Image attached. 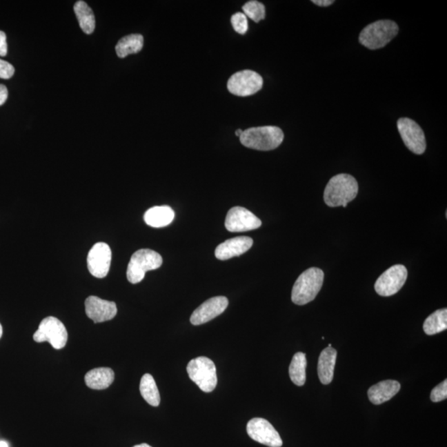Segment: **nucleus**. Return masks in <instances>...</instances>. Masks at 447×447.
<instances>
[{
  "mask_svg": "<svg viewBox=\"0 0 447 447\" xmlns=\"http://www.w3.org/2000/svg\"><path fill=\"white\" fill-rule=\"evenodd\" d=\"M359 185L349 174H338L327 183L324 190V201L330 207H346L348 203L357 197Z\"/></svg>",
  "mask_w": 447,
  "mask_h": 447,
  "instance_id": "nucleus-1",
  "label": "nucleus"
},
{
  "mask_svg": "<svg viewBox=\"0 0 447 447\" xmlns=\"http://www.w3.org/2000/svg\"><path fill=\"white\" fill-rule=\"evenodd\" d=\"M284 135L280 128L263 126L248 128L239 137L240 143L248 148L259 151H270L283 143Z\"/></svg>",
  "mask_w": 447,
  "mask_h": 447,
  "instance_id": "nucleus-2",
  "label": "nucleus"
},
{
  "mask_svg": "<svg viewBox=\"0 0 447 447\" xmlns=\"http://www.w3.org/2000/svg\"><path fill=\"white\" fill-rule=\"evenodd\" d=\"M324 272L318 268H310L301 273L294 284L292 291L293 304L302 306L312 301L321 291Z\"/></svg>",
  "mask_w": 447,
  "mask_h": 447,
  "instance_id": "nucleus-3",
  "label": "nucleus"
},
{
  "mask_svg": "<svg viewBox=\"0 0 447 447\" xmlns=\"http://www.w3.org/2000/svg\"><path fill=\"white\" fill-rule=\"evenodd\" d=\"M399 33V26L391 20H379L368 24L360 32L359 40L364 47L376 50L385 47Z\"/></svg>",
  "mask_w": 447,
  "mask_h": 447,
  "instance_id": "nucleus-4",
  "label": "nucleus"
},
{
  "mask_svg": "<svg viewBox=\"0 0 447 447\" xmlns=\"http://www.w3.org/2000/svg\"><path fill=\"white\" fill-rule=\"evenodd\" d=\"M163 264V258L155 251L143 248L132 255L127 268V279L130 283L136 284L144 279L148 271L155 270Z\"/></svg>",
  "mask_w": 447,
  "mask_h": 447,
  "instance_id": "nucleus-5",
  "label": "nucleus"
},
{
  "mask_svg": "<svg viewBox=\"0 0 447 447\" xmlns=\"http://www.w3.org/2000/svg\"><path fill=\"white\" fill-rule=\"evenodd\" d=\"M189 378L205 393H210L217 387V368L209 358L201 356L190 360L186 367Z\"/></svg>",
  "mask_w": 447,
  "mask_h": 447,
  "instance_id": "nucleus-6",
  "label": "nucleus"
},
{
  "mask_svg": "<svg viewBox=\"0 0 447 447\" xmlns=\"http://www.w3.org/2000/svg\"><path fill=\"white\" fill-rule=\"evenodd\" d=\"M68 333L59 319L48 317L41 321L39 329L33 335L37 343L48 341L56 350L63 349L68 342Z\"/></svg>",
  "mask_w": 447,
  "mask_h": 447,
  "instance_id": "nucleus-7",
  "label": "nucleus"
},
{
  "mask_svg": "<svg viewBox=\"0 0 447 447\" xmlns=\"http://www.w3.org/2000/svg\"><path fill=\"white\" fill-rule=\"evenodd\" d=\"M262 77L254 70H244L231 76L227 83L228 90L237 97H250L262 89Z\"/></svg>",
  "mask_w": 447,
  "mask_h": 447,
  "instance_id": "nucleus-8",
  "label": "nucleus"
},
{
  "mask_svg": "<svg viewBox=\"0 0 447 447\" xmlns=\"http://www.w3.org/2000/svg\"><path fill=\"white\" fill-rule=\"evenodd\" d=\"M407 277L408 270L404 265H393L377 279L375 285V291L382 297L395 295L404 287Z\"/></svg>",
  "mask_w": 447,
  "mask_h": 447,
  "instance_id": "nucleus-9",
  "label": "nucleus"
},
{
  "mask_svg": "<svg viewBox=\"0 0 447 447\" xmlns=\"http://www.w3.org/2000/svg\"><path fill=\"white\" fill-rule=\"evenodd\" d=\"M397 126L401 139L410 151L417 155L424 153L426 148L425 135L417 123L409 118H401Z\"/></svg>",
  "mask_w": 447,
  "mask_h": 447,
  "instance_id": "nucleus-10",
  "label": "nucleus"
},
{
  "mask_svg": "<svg viewBox=\"0 0 447 447\" xmlns=\"http://www.w3.org/2000/svg\"><path fill=\"white\" fill-rule=\"evenodd\" d=\"M247 433L252 440L269 447H281L283 441L277 430L264 418H252L247 424Z\"/></svg>",
  "mask_w": 447,
  "mask_h": 447,
  "instance_id": "nucleus-11",
  "label": "nucleus"
},
{
  "mask_svg": "<svg viewBox=\"0 0 447 447\" xmlns=\"http://www.w3.org/2000/svg\"><path fill=\"white\" fill-rule=\"evenodd\" d=\"M112 252L109 246L99 242L91 248L87 257V266L91 275L103 279L110 271Z\"/></svg>",
  "mask_w": 447,
  "mask_h": 447,
  "instance_id": "nucleus-12",
  "label": "nucleus"
},
{
  "mask_svg": "<svg viewBox=\"0 0 447 447\" xmlns=\"http://www.w3.org/2000/svg\"><path fill=\"white\" fill-rule=\"evenodd\" d=\"M262 225L260 219L244 207L236 206L229 210L225 226L230 232H244L258 229Z\"/></svg>",
  "mask_w": 447,
  "mask_h": 447,
  "instance_id": "nucleus-13",
  "label": "nucleus"
},
{
  "mask_svg": "<svg viewBox=\"0 0 447 447\" xmlns=\"http://www.w3.org/2000/svg\"><path fill=\"white\" fill-rule=\"evenodd\" d=\"M228 305L229 301L226 297L210 298L194 310L190 321L194 326L205 324L225 312Z\"/></svg>",
  "mask_w": 447,
  "mask_h": 447,
  "instance_id": "nucleus-14",
  "label": "nucleus"
},
{
  "mask_svg": "<svg viewBox=\"0 0 447 447\" xmlns=\"http://www.w3.org/2000/svg\"><path fill=\"white\" fill-rule=\"evenodd\" d=\"M85 306L87 317L95 323L110 321L117 314V306L114 301L103 300L95 296L87 297Z\"/></svg>",
  "mask_w": 447,
  "mask_h": 447,
  "instance_id": "nucleus-15",
  "label": "nucleus"
},
{
  "mask_svg": "<svg viewBox=\"0 0 447 447\" xmlns=\"http://www.w3.org/2000/svg\"><path fill=\"white\" fill-rule=\"evenodd\" d=\"M252 246V239L247 236L228 239L215 248V257L219 260L230 259L244 254Z\"/></svg>",
  "mask_w": 447,
  "mask_h": 447,
  "instance_id": "nucleus-16",
  "label": "nucleus"
},
{
  "mask_svg": "<svg viewBox=\"0 0 447 447\" xmlns=\"http://www.w3.org/2000/svg\"><path fill=\"white\" fill-rule=\"evenodd\" d=\"M401 385L395 380H384L368 389V399L372 404L379 405L390 400L399 392Z\"/></svg>",
  "mask_w": 447,
  "mask_h": 447,
  "instance_id": "nucleus-17",
  "label": "nucleus"
},
{
  "mask_svg": "<svg viewBox=\"0 0 447 447\" xmlns=\"http://www.w3.org/2000/svg\"><path fill=\"white\" fill-rule=\"evenodd\" d=\"M337 351L332 347H327L321 351L318 360L317 372L321 384L332 382Z\"/></svg>",
  "mask_w": 447,
  "mask_h": 447,
  "instance_id": "nucleus-18",
  "label": "nucleus"
},
{
  "mask_svg": "<svg viewBox=\"0 0 447 447\" xmlns=\"http://www.w3.org/2000/svg\"><path fill=\"white\" fill-rule=\"evenodd\" d=\"M115 380V372L110 368H97L90 370L85 376V382L90 388L102 390L109 388Z\"/></svg>",
  "mask_w": 447,
  "mask_h": 447,
  "instance_id": "nucleus-19",
  "label": "nucleus"
},
{
  "mask_svg": "<svg viewBox=\"0 0 447 447\" xmlns=\"http://www.w3.org/2000/svg\"><path fill=\"white\" fill-rule=\"evenodd\" d=\"M175 213L171 207L168 206H155L148 209L144 214V221L148 226L153 228L165 227L173 221Z\"/></svg>",
  "mask_w": 447,
  "mask_h": 447,
  "instance_id": "nucleus-20",
  "label": "nucleus"
},
{
  "mask_svg": "<svg viewBox=\"0 0 447 447\" xmlns=\"http://www.w3.org/2000/svg\"><path fill=\"white\" fill-rule=\"evenodd\" d=\"M143 47V37L140 34H131L122 37L115 47L116 53L120 58L126 57L130 54H136Z\"/></svg>",
  "mask_w": 447,
  "mask_h": 447,
  "instance_id": "nucleus-21",
  "label": "nucleus"
},
{
  "mask_svg": "<svg viewBox=\"0 0 447 447\" xmlns=\"http://www.w3.org/2000/svg\"><path fill=\"white\" fill-rule=\"evenodd\" d=\"M74 11L81 30L86 34H91L95 28V19L92 10L86 2L77 1L74 3Z\"/></svg>",
  "mask_w": 447,
  "mask_h": 447,
  "instance_id": "nucleus-22",
  "label": "nucleus"
},
{
  "mask_svg": "<svg viewBox=\"0 0 447 447\" xmlns=\"http://www.w3.org/2000/svg\"><path fill=\"white\" fill-rule=\"evenodd\" d=\"M139 390L143 399L152 407H157L160 404V395L159 388L155 379L151 375L146 374L140 381Z\"/></svg>",
  "mask_w": 447,
  "mask_h": 447,
  "instance_id": "nucleus-23",
  "label": "nucleus"
},
{
  "mask_svg": "<svg viewBox=\"0 0 447 447\" xmlns=\"http://www.w3.org/2000/svg\"><path fill=\"white\" fill-rule=\"evenodd\" d=\"M447 329V310L446 308L436 310L426 319L424 324L425 333L433 335Z\"/></svg>",
  "mask_w": 447,
  "mask_h": 447,
  "instance_id": "nucleus-24",
  "label": "nucleus"
},
{
  "mask_svg": "<svg viewBox=\"0 0 447 447\" xmlns=\"http://www.w3.org/2000/svg\"><path fill=\"white\" fill-rule=\"evenodd\" d=\"M306 355L302 352L294 355L289 366V376L293 384L302 386L306 383Z\"/></svg>",
  "mask_w": 447,
  "mask_h": 447,
  "instance_id": "nucleus-25",
  "label": "nucleus"
},
{
  "mask_svg": "<svg viewBox=\"0 0 447 447\" xmlns=\"http://www.w3.org/2000/svg\"><path fill=\"white\" fill-rule=\"evenodd\" d=\"M244 14L248 18L259 23V21L265 19V7L262 3L259 1H250L243 6Z\"/></svg>",
  "mask_w": 447,
  "mask_h": 447,
  "instance_id": "nucleus-26",
  "label": "nucleus"
},
{
  "mask_svg": "<svg viewBox=\"0 0 447 447\" xmlns=\"http://www.w3.org/2000/svg\"><path fill=\"white\" fill-rule=\"evenodd\" d=\"M231 23L236 32L239 34H246L248 28V20L247 17L243 12H236L232 16Z\"/></svg>",
  "mask_w": 447,
  "mask_h": 447,
  "instance_id": "nucleus-27",
  "label": "nucleus"
},
{
  "mask_svg": "<svg viewBox=\"0 0 447 447\" xmlns=\"http://www.w3.org/2000/svg\"><path fill=\"white\" fill-rule=\"evenodd\" d=\"M447 397V380L445 379L442 383L437 385L433 389L430 393V400L433 403H438L443 400H446Z\"/></svg>",
  "mask_w": 447,
  "mask_h": 447,
  "instance_id": "nucleus-28",
  "label": "nucleus"
},
{
  "mask_svg": "<svg viewBox=\"0 0 447 447\" xmlns=\"http://www.w3.org/2000/svg\"><path fill=\"white\" fill-rule=\"evenodd\" d=\"M14 66L8 63V61L0 59V78L8 80L14 76Z\"/></svg>",
  "mask_w": 447,
  "mask_h": 447,
  "instance_id": "nucleus-29",
  "label": "nucleus"
},
{
  "mask_svg": "<svg viewBox=\"0 0 447 447\" xmlns=\"http://www.w3.org/2000/svg\"><path fill=\"white\" fill-rule=\"evenodd\" d=\"M8 53L7 37L6 32L0 31V57H6Z\"/></svg>",
  "mask_w": 447,
  "mask_h": 447,
  "instance_id": "nucleus-30",
  "label": "nucleus"
},
{
  "mask_svg": "<svg viewBox=\"0 0 447 447\" xmlns=\"http://www.w3.org/2000/svg\"><path fill=\"white\" fill-rule=\"evenodd\" d=\"M8 97L7 87L4 85L0 84V106H3L6 102Z\"/></svg>",
  "mask_w": 447,
  "mask_h": 447,
  "instance_id": "nucleus-31",
  "label": "nucleus"
},
{
  "mask_svg": "<svg viewBox=\"0 0 447 447\" xmlns=\"http://www.w3.org/2000/svg\"><path fill=\"white\" fill-rule=\"evenodd\" d=\"M333 0H312V3L321 7H327L334 3Z\"/></svg>",
  "mask_w": 447,
  "mask_h": 447,
  "instance_id": "nucleus-32",
  "label": "nucleus"
},
{
  "mask_svg": "<svg viewBox=\"0 0 447 447\" xmlns=\"http://www.w3.org/2000/svg\"><path fill=\"white\" fill-rule=\"evenodd\" d=\"M132 447H152V446H149L148 444H146V443H142V444L136 445V446H132Z\"/></svg>",
  "mask_w": 447,
  "mask_h": 447,
  "instance_id": "nucleus-33",
  "label": "nucleus"
},
{
  "mask_svg": "<svg viewBox=\"0 0 447 447\" xmlns=\"http://www.w3.org/2000/svg\"><path fill=\"white\" fill-rule=\"evenodd\" d=\"M242 134H243V130H240V128H239V130H237L235 131V135L237 136V137L241 136Z\"/></svg>",
  "mask_w": 447,
  "mask_h": 447,
  "instance_id": "nucleus-34",
  "label": "nucleus"
},
{
  "mask_svg": "<svg viewBox=\"0 0 447 447\" xmlns=\"http://www.w3.org/2000/svg\"><path fill=\"white\" fill-rule=\"evenodd\" d=\"M0 447H8V443L6 441H0Z\"/></svg>",
  "mask_w": 447,
  "mask_h": 447,
  "instance_id": "nucleus-35",
  "label": "nucleus"
},
{
  "mask_svg": "<svg viewBox=\"0 0 447 447\" xmlns=\"http://www.w3.org/2000/svg\"><path fill=\"white\" fill-rule=\"evenodd\" d=\"M2 335H3V327L1 324H0V338L2 337Z\"/></svg>",
  "mask_w": 447,
  "mask_h": 447,
  "instance_id": "nucleus-36",
  "label": "nucleus"
},
{
  "mask_svg": "<svg viewBox=\"0 0 447 447\" xmlns=\"http://www.w3.org/2000/svg\"><path fill=\"white\" fill-rule=\"evenodd\" d=\"M328 347H331V344H329Z\"/></svg>",
  "mask_w": 447,
  "mask_h": 447,
  "instance_id": "nucleus-37",
  "label": "nucleus"
}]
</instances>
